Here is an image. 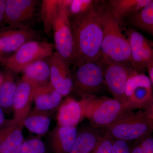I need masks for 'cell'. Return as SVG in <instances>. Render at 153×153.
<instances>
[{
	"mask_svg": "<svg viewBox=\"0 0 153 153\" xmlns=\"http://www.w3.org/2000/svg\"><path fill=\"white\" fill-rule=\"evenodd\" d=\"M100 10L92 7L78 15L71 27L74 44V60L77 66L102 61L103 33Z\"/></svg>",
	"mask_w": 153,
	"mask_h": 153,
	"instance_id": "6da1fadb",
	"label": "cell"
},
{
	"mask_svg": "<svg viewBox=\"0 0 153 153\" xmlns=\"http://www.w3.org/2000/svg\"><path fill=\"white\" fill-rule=\"evenodd\" d=\"M100 22L103 37L102 60L131 64V52L127 38L122 33L118 21L109 12L100 10Z\"/></svg>",
	"mask_w": 153,
	"mask_h": 153,
	"instance_id": "7a4b0ae2",
	"label": "cell"
},
{
	"mask_svg": "<svg viewBox=\"0 0 153 153\" xmlns=\"http://www.w3.org/2000/svg\"><path fill=\"white\" fill-rule=\"evenodd\" d=\"M104 128L105 133L114 140L140 139L153 132V120L146 117L142 111L134 113L131 111Z\"/></svg>",
	"mask_w": 153,
	"mask_h": 153,
	"instance_id": "3957f363",
	"label": "cell"
},
{
	"mask_svg": "<svg viewBox=\"0 0 153 153\" xmlns=\"http://www.w3.org/2000/svg\"><path fill=\"white\" fill-rule=\"evenodd\" d=\"M125 105L114 99L87 97L85 117L94 128H104L130 112Z\"/></svg>",
	"mask_w": 153,
	"mask_h": 153,
	"instance_id": "277c9868",
	"label": "cell"
},
{
	"mask_svg": "<svg viewBox=\"0 0 153 153\" xmlns=\"http://www.w3.org/2000/svg\"><path fill=\"white\" fill-rule=\"evenodd\" d=\"M71 2V1L60 0L52 27L56 52L68 64L74 60V39L68 11Z\"/></svg>",
	"mask_w": 153,
	"mask_h": 153,
	"instance_id": "5b68a950",
	"label": "cell"
},
{
	"mask_svg": "<svg viewBox=\"0 0 153 153\" xmlns=\"http://www.w3.org/2000/svg\"><path fill=\"white\" fill-rule=\"evenodd\" d=\"M53 49V45L49 43L29 41L22 45L10 57L3 59L2 63L10 71H23L31 63L51 56Z\"/></svg>",
	"mask_w": 153,
	"mask_h": 153,
	"instance_id": "8992f818",
	"label": "cell"
},
{
	"mask_svg": "<svg viewBox=\"0 0 153 153\" xmlns=\"http://www.w3.org/2000/svg\"><path fill=\"white\" fill-rule=\"evenodd\" d=\"M102 63L101 61L89 62L78 66L73 79L77 90L88 94L96 93L101 89L105 84Z\"/></svg>",
	"mask_w": 153,
	"mask_h": 153,
	"instance_id": "52a82bcc",
	"label": "cell"
},
{
	"mask_svg": "<svg viewBox=\"0 0 153 153\" xmlns=\"http://www.w3.org/2000/svg\"><path fill=\"white\" fill-rule=\"evenodd\" d=\"M105 63L106 64L104 68L105 85L113 96L114 99L126 107V86L133 69L128 67L123 63L108 62Z\"/></svg>",
	"mask_w": 153,
	"mask_h": 153,
	"instance_id": "ba28073f",
	"label": "cell"
},
{
	"mask_svg": "<svg viewBox=\"0 0 153 153\" xmlns=\"http://www.w3.org/2000/svg\"><path fill=\"white\" fill-rule=\"evenodd\" d=\"M39 85L23 76L17 84L14 97L13 120L23 129L24 122L31 111L35 93Z\"/></svg>",
	"mask_w": 153,
	"mask_h": 153,
	"instance_id": "9c48e42d",
	"label": "cell"
},
{
	"mask_svg": "<svg viewBox=\"0 0 153 153\" xmlns=\"http://www.w3.org/2000/svg\"><path fill=\"white\" fill-rule=\"evenodd\" d=\"M127 36L131 52L132 66L138 71L146 69L153 62V42L131 29L127 31Z\"/></svg>",
	"mask_w": 153,
	"mask_h": 153,
	"instance_id": "30bf717a",
	"label": "cell"
},
{
	"mask_svg": "<svg viewBox=\"0 0 153 153\" xmlns=\"http://www.w3.org/2000/svg\"><path fill=\"white\" fill-rule=\"evenodd\" d=\"M49 65L50 84L63 97L66 96L74 87V81L69 64L55 52L50 56Z\"/></svg>",
	"mask_w": 153,
	"mask_h": 153,
	"instance_id": "8fae6325",
	"label": "cell"
},
{
	"mask_svg": "<svg viewBox=\"0 0 153 153\" xmlns=\"http://www.w3.org/2000/svg\"><path fill=\"white\" fill-rule=\"evenodd\" d=\"M36 4L34 0H6L4 21L14 27H25L22 23L33 17Z\"/></svg>",
	"mask_w": 153,
	"mask_h": 153,
	"instance_id": "7c38bea8",
	"label": "cell"
},
{
	"mask_svg": "<svg viewBox=\"0 0 153 153\" xmlns=\"http://www.w3.org/2000/svg\"><path fill=\"white\" fill-rule=\"evenodd\" d=\"M87 97L80 101L68 97L60 105L57 113V125L76 127L85 117Z\"/></svg>",
	"mask_w": 153,
	"mask_h": 153,
	"instance_id": "4fadbf2b",
	"label": "cell"
},
{
	"mask_svg": "<svg viewBox=\"0 0 153 153\" xmlns=\"http://www.w3.org/2000/svg\"><path fill=\"white\" fill-rule=\"evenodd\" d=\"M22 129L13 120H6L0 128V153H19L25 142Z\"/></svg>",
	"mask_w": 153,
	"mask_h": 153,
	"instance_id": "5bb4252c",
	"label": "cell"
},
{
	"mask_svg": "<svg viewBox=\"0 0 153 153\" xmlns=\"http://www.w3.org/2000/svg\"><path fill=\"white\" fill-rule=\"evenodd\" d=\"M76 127L57 125L50 134V143L54 153H69L78 134Z\"/></svg>",
	"mask_w": 153,
	"mask_h": 153,
	"instance_id": "9a60e30c",
	"label": "cell"
},
{
	"mask_svg": "<svg viewBox=\"0 0 153 153\" xmlns=\"http://www.w3.org/2000/svg\"><path fill=\"white\" fill-rule=\"evenodd\" d=\"M34 37V32L26 27L1 32L0 50L5 52H16L22 45L32 41Z\"/></svg>",
	"mask_w": 153,
	"mask_h": 153,
	"instance_id": "2e32d148",
	"label": "cell"
},
{
	"mask_svg": "<svg viewBox=\"0 0 153 153\" xmlns=\"http://www.w3.org/2000/svg\"><path fill=\"white\" fill-rule=\"evenodd\" d=\"M63 96L52 85L47 82L39 85L35 93V108L40 110L51 111L60 104Z\"/></svg>",
	"mask_w": 153,
	"mask_h": 153,
	"instance_id": "e0dca14e",
	"label": "cell"
},
{
	"mask_svg": "<svg viewBox=\"0 0 153 153\" xmlns=\"http://www.w3.org/2000/svg\"><path fill=\"white\" fill-rule=\"evenodd\" d=\"M102 136L101 132L92 126L78 131L75 143L69 153H92Z\"/></svg>",
	"mask_w": 153,
	"mask_h": 153,
	"instance_id": "ac0fdd59",
	"label": "cell"
},
{
	"mask_svg": "<svg viewBox=\"0 0 153 153\" xmlns=\"http://www.w3.org/2000/svg\"><path fill=\"white\" fill-rule=\"evenodd\" d=\"M151 0H111L109 1V13L118 21L139 12Z\"/></svg>",
	"mask_w": 153,
	"mask_h": 153,
	"instance_id": "d6986e66",
	"label": "cell"
},
{
	"mask_svg": "<svg viewBox=\"0 0 153 153\" xmlns=\"http://www.w3.org/2000/svg\"><path fill=\"white\" fill-rule=\"evenodd\" d=\"M126 107L129 111L146 109L153 101L152 87L139 85L135 86L126 95Z\"/></svg>",
	"mask_w": 153,
	"mask_h": 153,
	"instance_id": "ffe728a7",
	"label": "cell"
},
{
	"mask_svg": "<svg viewBox=\"0 0 153 153\" xmlns=\"http://www.w3.org/2000/svg\"><path fill=\"white\" fill-rule=\"evenodd\" d=\"M51 112L34 108L30 111L24 122L29 131L41 136L48 131L51 122Z\"/></svg>",
	"mask_w": 153,
	"mask_h": 153,
	"instance_id": "44dd1931",
	"label": "cell"
},
{
	"mask_svg": "<svg viewBox=\"0 0 153 153\" xmlns=\"http://www.w3.org/2000/svg\"><path fill=\"white\" fill-rule=\"evenodd\" d=\"M12 71L9 70L3 77L0 85V106L2 108H13L14 97L17 84L14 80Z\"/></svg>",
	"mask_w": 153,
	"mask_h": 153,
	"instance_id": "7402d4cb",
	"label": "cell"
},
{
	"mask_svg": "<svg viewBox=\"0 0 153 153\" xmlns=\"http://www.w3.org/2000/svg\"><path fill=\"white\" fill-rule=\"evenodd\" d=\"M23 71L25 74L24 76L39 85L47 83L50 78L49 64L42 60L31 63L25 67Z\"/></svg>",
	"mask_w": 153,
	"mask_h": 153,
	"instance_id": "603a6c76",
	"label": "cell"
},
{
	"mask_svg": "<svg viewBox=\"0 0 153 153\" xmlns=\"http://www.w3.org/2000/svg\"><path fill=\"white\" fill-rule=\"evenodd\" d=\"M131 22L136 27L153 37V0L139 12L133 15Z\"/></svg>",
	"mask_w": 153,
	"mask_h": 153,
	"instance_id": "cb8c5ba5",
	"label": "cell"
},
{
	"mask_svg": "<svg viewBox=\"0 0 153 153\" xmlns=\"http://www.w3.org/2000/svg\"><path fill=\"white\" fill-rule=\"evenodd\" d=\"M60 0H44L42 4L41 14L45 32L49 35L52 31L53 21L58 11Z\"/></svg>",
	"mask_w": 153,
	"mask_h": 153,
	"instance_id": "d4e9b609",
	"label": "cell"
},
{
	"mask_svg": "<svg viewBox=\"0 0 153 153\" xmlns=\"http://www.w3.org/2000/svg\"><path fill=\"white\" fill-rule=\"evenodd\" d=\"M19 153H49L41 139L33 138L25 140Z\"/></svg>",
	"mask_w": 153,
	"mask_h": 153,
	"instance_id": "484cf974",
	"label": "cell"
},
{
	"mask_svg": "<svg viewBox=\"0 0 153 153\" xmlns=\"http://www.w3.org/2000/svg\"><path fill=\"white\" fill-rule=\"evenodd\" d=\"M114 139L104 133L92 153H111Z\"/></svg>",
	"mask_w": 153,
	"mask_h": 153,
	"instance_id": "4316f807",
	"label": "cell"
},
{
	"mask_svg": "<svg viewBox=\"0 0 153 153\" xmlns=\"http://www.w3.org/2000/svg\"><path fill=\"white\" fill-rule=\"evenodd\" d=\"M92 3L93 1L88 0L71 1L68 7L69 13L76 15L83 13L92 7Z\"/></svg>",
	"mask_w": 153,
	"mask_h": 153,
	"instance_id": "83f0119b",
	"label": "cell"
},
{
	"mask_svg": "<svg viewBox=\"0 0 153 153\" xmlns=\"http://www.w3.org/2000/svg\"><path fill=\"white\" fill-rule=\"evenodd\" d=\"M127 141L114 140L111 153H130V149Z\"/></svg>",
	"mask_w": 153,
	"mask_h": 153,
	"instance_id": "f1b7e54d",
	"label": "cell"
},
{
	"mask_svg": "<svg viewBox=\"0 0 153 153\" xmlns=\"http://www.w3.org/2000/svg\"><path fill=\"white\" fill-rule=\"evenodd\" d=\"M139 142L143 153H153V137L150 135L141 139Z\"/></svg>",
	"mask_w": 153,
	"mask_h": 153,
	"instance_id": "f546056e",
	"label": "cell"
},
{
	"mask_svg": "<svg viewBox=\"0 0 153 153\" xmlns=\"http://www.w3.org/2000/svg\"><path fill=\"white\" fill-rule=\"evenodd\" d=\"M143 113L146 117L149 119L153 120V101L145 109V111L143 112Z\"/></svg>",
	"mask_w": 153,
	"mask_h": 153,
	"instance_id": "4dcf8cb0",
	"label": "cell"
},
{
	"mask_svg": "<svg viewBox=\"0 0 153 153\" xmlns=\"http://www.w3.org/2000/svg\"><path fill=\"white\" fill-rule=\"evenodd\" d=\"M5 7V0H0V24L4 20Z\"/></svg>",
	"mask_w": 153,
	"mask_h": 153,
	"instance_id": "1f68e13d",
	"label": "cell"
},
{
	"mask_svg": "<svg viewBox=\"0 0 153 153\" xmlns=\"http://www.w3.org/2000/svg\"><path fill=\"white\" fill-rule=\"evenodd\" d=\"M130 153H143L140 142H138L134 145L130 149Z\"/></svg>",
	"mask_w": 153,
	"mask_h": 153,
	"instance_id": "d6a6232c",
	"label": "cell"
},
{
	"mask_svg": "<svg viewBox=\"0 0 153 153\" xmlns=\"http://www.w3.org/2000/svg\"><path fill=\"white\" fill-rule=\"evenodd\" d=\"M146 69H147L149 76L150 79L152 84L153 85V62L148 66Z\"/></svg>",
	"mask_w": 153,
	"mask_h": 153,
	"instance_id": "836d02e7",
	"label": "cell"
},
{
	"mask_svg": "<svg viewBox=\"0 0 153 153\" xmlns=\"http://www.w3.org/2000/svg\"><path fill=\"white\" fill-rule=\"evenodd\" d=\"M6 120L3 108L0 106V128L2 126Z\"/></svg>",
	"mask_w": 153,
	"mask_h": 153,
	"instance_id": "e575fe53",
	"label": "cell"
},
{
	"mask_svg": "<svg viewBox=\"0 0 153 153\" xmlns=\"http://www.w3.org/2000/svg\"><path fill=\"white\" fill-rule=\"evenodd\" d=\"M3 79V77L1 76V75H0V85H1V84L2 82Z\"/></svg>",
	"mask_w": 153,
	"mask_h": 153,
	"instance_id": "d590c367",
	"label": "cell"
},
{
	"mask_svg": "<svg viewBox=\"0 0 153 153\" xmlns=\"http://www.w3.org/2000/svg\"><path fill=\"white\" fill-rule=\"evenodd\" d=\"M0 52H1V50H0Z\"/></svg>",
	"mask_w": 153,
	"mask_h": 153,
	"instance_id": "8d00e7d4",
	"label": "cell"
},
{
	"mask_svg": "<svg viewBox=\"0 0 153 153\" xmlns=\"http://www.w3.org/2000/svg\"><path fill=\"white\" fill-rule=\"evenodd\" d=\"M0 144H1V142H0Z\"/></svg>",
	"mask_w": 153,
	"mask_h": 153,
	"instance_id": "74e56055",
	"label": "cell"
}]
</instances>
